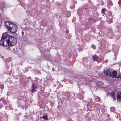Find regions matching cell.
Segmentation results:
<instances>
[{"label":"cell","instance_id":"5","mask_svg":"<svg viewBox=\"0 0 121 121\" xmlns=\"http://www.w3.org/2000/svg\"><path fill=\"white\" fill-rule=\"evenodd\" d=\"M32 87L33 88L32 90V92L33 93L36 91V89L37 88V87L36 85L33 84L32 85Z\"/></svg>","mask_w":121,"mask_h":121},{"label":"cell","instance_id":"2","mask_svg":"<svg viewBox=\"0 0 121 121\" xmlns=\"http://www.w3.org/2000/svg\"><path fill=\"white\" fill-rule=\"evenodd\" d=\"M104 74L105 76L112 78H118L120 77L119 71L114 70L109 68H106L103 71Z\"/></svg>","mask_w":121,"mask_h":121},{"label":"cell","instance_id":"7","mask_svg":"<svg viewBox=\"0 0 121 121\" xmlns=\"http://www.w3.org/2000/svg\"><path fill=\"white\" fill-rule=\"evenodd\" d=\"M41 117L43 118V119L46 120H48V116L47 115H45V116H43Z\"/></svg>","mask_w":121,"mask_h":121},{"label":"cell","instance_id":"6","mask_svg":"<svg viewBox=\"0 0 121 121\" xmlns=\"http://www.w3.org/2000/svg\"><path fill=\"white\" fill-rule=\"evenodd\" d=\"M98 57V56L96 55H95L92 57V58L93 60L94 61H95L96 60Z\"/></svg>","mask_w":121,"mask_h":121},{"label":"cell","instance_id":"8","mask_svg":"<svg viewBox=\"0 0 121 121\" xmlns=\"http://www.w3.org/2000/svg\"><path fill=\"white\" fill-rule=\"evenodd\" d=\"M92 47L94 49H96V47L94 45H93L92 46Z\"/></svg>","mask_w":121,"mask_h":121},{"label":"cell","instance_id":"3","mask_svg":"<svg viewBox=\"0 0 121 121\" xmlns=\"http://www.w3.org/2000/svg\"><path fill=\"white\" fill-rule=\"evenodd\" d=\"M4 23L10 32L13 33H15L17 31V27L15 24L12 22L8 21H5Z\"/></svg>","mask_w":121,"mask_h":121},{"label":"cell","instance_id":"1","mask_svg":"<svg viewBox=\"0 0 121 121\" xmlns=\"http://www.w3.org/2000/svg\"><path fill=\"white\" fill-rule=\"evenodd\" d=\"M17 43V40L15 38L8 35L6 33L3 35L0 42L1 45L5 46H14Z\"/></svg>","mask_w":121,"mask_h":121},{"label":"cell","instance_id":"4","mask_svg":"<svg viewBox=\"0 0 121 121\" xmlns=\"http://www.w3.org/2000/svg\"><path fill=\"white\" fill-rule=\"evenodd\" d=\"M117 98L118 101L121 102V92H118L117 95Z\"/></svg>","mask_w":121,"mask_h":121}]
</instances>
